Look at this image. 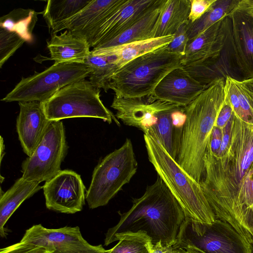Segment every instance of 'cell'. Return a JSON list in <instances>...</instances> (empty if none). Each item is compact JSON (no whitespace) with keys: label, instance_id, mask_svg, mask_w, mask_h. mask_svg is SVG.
Listing matches in <instances>:
<instances>
[{"label":"cell","instance_id":"1","mask_svg":"<svg viewBox=\"0 0 253 253\" xmlns=\"http://www.w3.org/2000/svg\"><path fill=\"white\" fill-rule=\"evenodd\" d=\"M253 163V131L235 116L227 153L217 156L207 149L200 182L216 218L224 220Z\"/></svg>","mask_w":253,"mask_h":253},{"label":"cell","instance_id":"2","mask_svg":"<svg viewBox=\"0 0 253 253\" xmlns=\"http://www.w3.org/2000/svg\"><path fill=\"white\" fill-rule=\"evenodd\" d=\"M126 212L118 211V223L105 234L104 245L113 243L115 236L126 232H145L152 244H175L180 228L186 219L181 206L167 185L158 175L156 181L147 187L144 194L133 199Z\"/></svg>","mask_w":253,"mask_h":253},{"label":"cell","instance_id":"3","mask_svg":"<svg viewBox=\"0 0 253 253\" xmlns=\"http://www.w3.org/2000/svg\"><path fill=\"white\" fill-rule=\"evenodd\" d=\"M225 78H215L188 106L184 123L178 164L200 183L204 172V158L217 116L225 98Z\"/></svg>","mask_w":253,"mask_h":253},{"label":"cell","instance_id":"4","mask_svg":"<svg viewBox=\"0 0 253 253\" xmlns=\"http://www.w3.org/2000/svg\"><path fill=\"white\" fill-rule=\"evenodd\" d=\"M225 21V41L220 57L215 64L201 68L200 74L209 83L219 77L253 78V17L237 6Z\"/></svg>","mask_w":253,"mask_h":253},{"label":"cell","instance_id":"5","mask_svg":"<svg viewBox=\"0 0 253 253\" xmlns=\"http://www.w3.org/2000/svg\"><path fill=\"white\" fill-rule=\"evenodd\" d=\"M149 162L181 206L186 217L211 223L216 219L201 187L163 146L144 134Z\"/></svg>","mask_w":253,"mask_h":253},{"label":"cell","instance_id":"6","mask_svg":"<svg viewBox=\"0 0 253 253\" xmlns=\"http://www.w3.org/2000/svg\"><path fill=\"white\" fill-rule=\"evenodd\" d=\"M182 57L166 46L136 58L117 70L110 79L109 89L118 97L150 95L167 75L182 67Z\"/></svg>","mask_w":253,"mask_h":253},{"label":"cell","instance_id":"7","mask_svg":"<svg viewBox=\"0 0 253 253\" xmlns=\"http://www.w3.org/2000/svg\"><path fill=\"white\" fill-rule=\"evenodd\" d=\"M137 167L132 142L126 138L121 147L106 156L95 167L85 194L89 208L106 205L129 182Z\"/></svg>","mask_w":253,"mask_h":253},{"label":"cell","instance_id":"8","mask_svg":"<svg viewBox=\"0 0 253 253\" xmlns=\"http://www.w3.org/2000/svg\"><path fill=\"white\" fill-rule=\"evenodd\" d=\"M100 88L85 79L68 84L42 102L49 121H60L72 118H94L110 124L120 123L113 113L103 104Z\"/></svg>","mask_w":253,"mask_h":253},{"label":"cell","instance_id":"9","mask_svg":"<svg viewBox=\"0 0 253 253\" xmlns=\"http://www.w3.org/2000/svg\"><path fill=\"white\" fill-rule=\"evenodd\" d=\"M173 247L190 246L204 253H253V247L231 225L216 218L211 223L186 217Z\"/></svg>","mask_w":253,"mask_h":253},{"label":"cell","instance_id":"10","mask_svg":"<svg viewBox=\"0 0 253 253\" xmlns=\"http://www.w3.org/2000/svg\"><path fill=\"white\" fill-rule=\"evenodd\" d=\"M90 72V68L85 63H54L42 72L22 77L1 100L43 102L64 86L88 77Z\"/></svg>","mask_w":253,"mask_h":253},{"label":"cell","instance_id":"11","mask_svg":"<svg viewBox=\"0 0 253 253\" xmlns=\"http://www.w3.org/2000/svg\"><path fill=\"white\" fill-rule=\"evenodd\" d=\"M65 130L62 121H51L36 150L21 166L22 177L41 183L55 176L68 151Z\"/></svg>","mask_w":253,"mask_h":253},{"label":"cell","instance_id":"12","mask_svg":"<svg viewBox=\"0 0 253 253\" xmlns=\"http://www.w3.org/2000/svg\"><path fill=\"white\" fill-rule=\"evenodd\" d=\"M20 242L44 248L50 253H105L102 245H92L83 237L79 226L47 228L36 224L28 229Z\"/></svg>","mask_w":253,"mask_h":253},{"label":"cell","instance_id":"13","mask_svg":"<svg viewBox=\"0 0 253 253\" xmlns=\"http://www.w3.org/2000/svg\"><path fill=\"white\" fill-rule=\"evenodd\" d=\"M47 209L74 214L82 210L85 204V187L80 175L75 171L61 170L45 181L42 186Z\"/></svg>","mask_w":253,"mask_h":253},{"label":"cell","instance_id":"14","mask_svg":"<svg viewBox=\"0 0 253 253\" xmlns=\"http://www.w3.org/2000/svg\"><path fill=\"white\" fill-rule=\"evenodd\" d=\"M111 107L116 110L118 120L126 126L138 128L145 134L156 122L158 114L179 106L150 95L136 98L114 96Z\"/></svg>","mask_w":253,"mask_h":253},{"label":"cell","instance_id":"15","mask_svg":"<svg viewBox=\"0 0 253 253\" xmlns=\"http://www.w3.org/2000/svg\"><path fill=\"white\" fill-rule=\"evenodd\" d=\"M225 17L189 40L181 60L182 66L204 68L217 62L225 41Z\"/></svg>","mask_w":253,"mask_h":253},{"label":"cell","instance_id":"16","mask_svg":"<svg viewBox=\"0 0 253 253\" xmlns=\"http://www.w3.org/2000/svg\"><path fill=\"white\" fill-rule=\"evenodd\" d=\"M126 0H92L78 14L50 30L51 35L66 29L84 38L90 47L92 39L102 23Z\"/></svg>","mask_w":253,"mask_h":253},{"label":"cell","instance_id":"17","mask_svg":"<svg viewBox=\"0 0 253 253\" xmlns=\"http://www.w3.org/2000/svg\"><path fill=\"white\" fill-rule=\"evenodd\" d=\"M159 0H126L98 29L91 43L95 47L116 38L143 17Z\"/></svg>","mask_w":253,"mask_h":253},{"label":"cell","instance_id":"18","mask_svg":"<svg viewBox=\"0 0 253 253\" xmlns=\"http://www.w3.org/2000/svg\"><path fill=\"white\" fill-rule=\"evenodd\" d=\"M18 104L16 130L24 152L30 157L42 141L51 121L45 115L42 102H20Z\"/></svg>","mask_w":253,"mask_h":253},{"label":"cell","instance_id":"19","mask_svg":"<svg viewBox=\"0 0 253 253\" xmlns=\"http://www.w3.org/2000/svg\"><path fill=\"white\" fill-rule=\"evenodd\" d=\"M193 78L183 68H176L167 75L151 94L154 98L185 107L207 86Z\"/></svg>","mask_w":253,"mask_h":253},{"label":"cell","instance_id":"20","mask_svg":"<svg viewBox=\"0 0 253 253\" xmlns=\"http://www.w3.org/2000/svg\"><path fill=\"white\" fill-rule=\"evenodd\" d=\"M185 118L184 107H177L162 112L157 115L156 122L145 133L161 144L175 161Z\"/></svg>","mask_w":253,"mask_h":253},{"label":"cell","instance_id":"21","mask_svg":"<svg viewBox=\"0 0 253 253\" xmlns=\"http://www.w3.org/2000/svg\"><path fill=\"white\" fill-rule=\"evenodd\" d=\"M224 221L253 244V163L244 177L234 202Z\"/></svg>","mask_w":253,"mask_h":253},{"label":"cell","instance_id":"22","mask_svg":"<svg viewBox=\"0 0 253 253\" xmlns=\"http://www.w3.org/2000/svg\"><path fill=\"white\" fill-rule=\"evenodd\" d=\"M47 47L50 55V60L54 63H84L90 54V46L83 37L70 31L66 30L59 35H51L47 41Z\"/></svg>","mask_w":253,"mask_h":253},{"label":"cell","instance_id":"23","mask_svg":"<svg viewBox=\"0 0 253 253\" xmlns=\"http://www.w3.org/2000/svg\"><path fill=\"white\" fill-rule=\"evenodd\" d=\"M173 38L174 35L153 38L113 47L92 49L91 53L114 56V63L119 69L136 58L167 46Z\"/></svg>","mask_w":253,"mask_h":253},{"label":"cell","instance_id":"24","mask_svg":"<svg viewBox=\"0 0 253 253\" xmlns=\"http://www.w3.org/2000/svg\"><path fill=\"white\" fill-rule=\"evenodd\" d=\"M37 181H30L22 177L17 179L5 192L0 188V236L6 237L5 225L21 204L42 188Z\"/></svg>","mask_w":253,"mask_h":253},{"label":"cell","instance_id":"25","mask_svg":"<svg viewBox=\"0 0 253 253\" xmlns=\"http://www.w3.org/2000/svg\"><path fill=\"white\" fill-rule=\"evenodd\" d=\"M191 0H165L152 31V38L172 35L188 20Z\"/></svg>","mask_w":253,"mask_h":253},{"label":"cell","instance_id":"26","mask_svg":"<svg viewBox=\"0 0 253 253\" xmlns=\"http://www.w3.org/2000/svg\"><path fill=\"white\" fill-rule=\"evenodd\" d=\"M164 0H159L154 7L130 28L113 39L93 48V49L113 47L153 38L152 31Z\"/></svg>","mask_w":253,"mask_h":253},{"label":"cell","instance_id":"27","mask_svg":"<svg viewBox=\"0 0 253 253\" xmlns=\"http://www.w3.org/2000/svg\"><path fill=\"white\" fill-rule=\"evenodd\" d=\"M92 0H49L42 13L49 30L73 17Z\"/></svg>","mask_w":253,"mask_h":253},{"label":"cell","instance_id":"28","mask_svg":"<svg viewBox=\"0 0 253 253\" xmlns=\"http://www.w3.org/2000/svg\"><path fill=\"white\" fill-rule=\"evenodd\" d=\"M38 13L31 9H15L0 19V27L19 35L25 42L33 40L32 32Z\"/></svg>","mask_w":253,"mask_h":253},{"label":"cell","instance_id":"29","mask_svg":"<svg viewBox=\"0 0 253 253\" xmlns=\"http://www.w3.org/2000/svg\"><path fill=\"white\" fill-rule=\"evenodd\" d=\"M240 0H216L200 18L189 22V40L196 37L208 28L227 16L239 4Z\"/></svg>","mask_w":253,"mask_h":253},{"label":"cell","instance_id":"30","mask_svg":"<svg viewBox=\"0 0 253 253\" xmlns=\"http://www.w3.org/2000/svg\"><path fill=\"white\" fill-rule=\"evenodd\" d=\"M113 56L90 54L85 59L84 63L90 69L89 81L99 88L107 92L112 76L118 69L114 63Z\"/></svg>","mask_w":253,"mask_h":253},{"label":"cell","instance_id":"31","mask_svg":"<svg viewBox=\"0 0 253 253\" xmlns=\"http://www.w3.org/2000/svg\"><path fill=\"white\" fill-rule=\"evenodd\" d=\"M116 241H119L118 243L105 253H152L153 245L144 232L119 234L113 242Z\"/></svg>","mask_w":253,"mask_h":253},{"label":"cell","instance_id":"32","mask_svg":"<svg viewBox=\"0 0 253 253\" xmlns=\"http://www.w3.org/2000/svg\"><path fill=\"white\" fill-rule=\"evenodd\" d=\"M233 80L240 106V113L238 118L253 131V78Z\"/></svg>","mask_w":253,"mask_h":253},{"label":"cell","instance_id":"33","mask_svg":"<svg viewBox=\"0 0 253 253\" xmlns=\"http://www.w3.org/2000/svg\"><path fill=\"white\" fill-rule=\"evenodd\" d=\"M26 42L15 32L0 27V68Z\"/></svg>","mask_w":253,"mask_h":253},{"label":"cell","instance_id":"34","mask_svg":"<svg viewBox=\"0 0 253 253\" xmlns=\"http://www.w3.org/2000/svg\"><path fill=\"white\" fill-rule=\"evenodd\" d=\"M189 22V20L184 22L174 34L172 42L167 46L169 51L183 56L189 41L187 33Z\"/></svg>","mask_w":253,"mask_h":253},{"label":"cell","instance_id":"35","mask_svg":"<svg viewBox=\"0 0 253 253\" xmlns=\"http://www.w3.org/2000/svg\"><path fill=\"white\" fill-rule=\"evenodd\" d=\"M0 253H50L44 248L32 244L19 243L1 248Z\"/></svg>","mask_w":253,"mask_h":253},{"label":"cell","instance_id":"36","mask_svg":"<svg viewBox=\"0 0 253 253\" xmlns=\"http://www.w3.org/2000/svg\"><path fill=\"white\" fill-rule=\"evenodd\" d=\"M216 0H191L188 20L193 23L200 18Z\"/></svg>","mask_w":253,"mask_h":253},{"label":"cell","instance_id":"37","mask_svg":"<svg viewBox=\"0 0 253 253\" xmlns=\"http://www.w3.org/2000/svg\"><path fill=\"white\" fill-rule=\"evenodd\" d=\"M234 115L233 110L225 92V98L217 116L214 126L222 130Z\"/></svg>","mask_w":253,"mask_h":253},{"label":"cell","instance_id":"38","mask_svg":"<svg viewBox=\"0 0 253 253\" xmlns=\"http://www.w3.org/2000/svg\"><path fill=\"white\" fill-rule=\"evenodd\" d=\"M235 117L234 114L231 120L222 130L221 143L217 156L224 155L228 150L232 138L233 125Z\"/></svg>","mask_w":253,"mask_h":253},{"label":"cell","instance_id":"39","mask_svg":"<svg viewBox=\"0 0 253 253\" xmlns=\"http://www.w3.org/2000/svg\"><path fill=\"white\" fill-rule=\"evenodd\" d=\"M222 139V130L214 126L209 139L207 150L217 156L219 151Z\"/></svg>","mask_w":253,"mask_h":253},{"label":"cell","instance_id":"40","mask_svg":"<svg viewBox=\"0 0 253 253\" xmlns=\"http://www.w3.org/2000/svg\"><path fill=\"white\" fill-rule=\"evenodd\" d=\"M152 253H187L186 250L173 246H163L159 242L153 245Z\"/></svg>","mask_w":253,"mask_h":253},{"label":"cell","instance_id":"41","mask_svg":"<svg viewBox=\"0 0 253 253\" xmlns=\"http://www.w3.org/2000/svg\"><path fill=\"white\" fill-rule=\"evenodd\" d=\"M237 7L243 9H253V0H240Z\"/></svg>","mask_w":253,"mask_h":253},{"label":"cell","instance_id":"42","mask_svg":"<svg viewBox=\"0 0 253 253\" xmlns=\"http://www.w3.org/2000/svg\"><path fill=\"white\" fill-rule=\"evenodd\" d=\"M4 149V140L2 137L0 136V164L1 163L2 158L5 154Z\"/></svg>","mask_w":253,"mask_h":253},{"label":"cell","instance_id":"43","mask_svg":"<svg viewBox=\"0 0 253 253\" xmlns=\"http://www.w3.org/2000/svg\"><path fill=\"white\" fill-rule=\"evenodd\" d=\"M185 250H186L187 253H204L199 250L190 246L187 247Z\"/></svg>","mask_w":253,"mask_h":253},{"label":"cell","instance_id":"44","mask_svg":"<svg viewBox=\"0 0 253 253\" xmlns=\"http://www.w3.org/2000/svg\"><path fill=\"white\" fill-rule=\"evenodd\" d=\"M247 10H248L249 14L253 17V9H248Z\"/></svg>","mask_w":253,"mask_h":253},{"label":"cell","instance_id":"45","mask_svg":"<svg viewBox=\"0 0 253 253\" xmlns=\"http://www.w3.org/2000/svg\"><path fill=\"white\" fill-rule=\"evenodd\" d=\"M4 177H2V176L1 175H0V183H2V181L4 180Z\"/></svg>","mask_w":253,"mask_h":253}]
</instances>
